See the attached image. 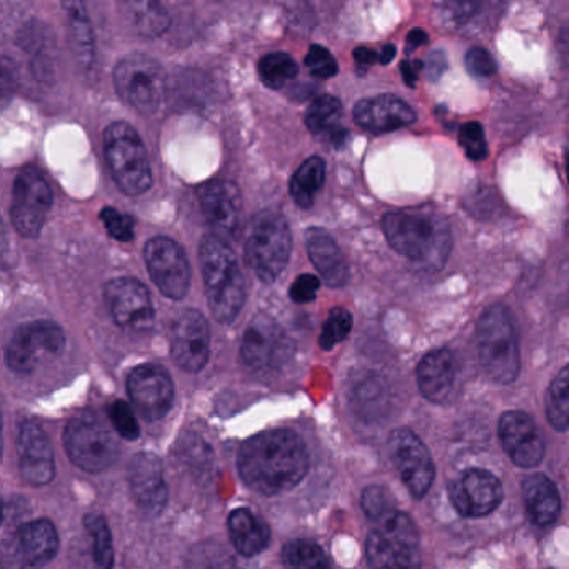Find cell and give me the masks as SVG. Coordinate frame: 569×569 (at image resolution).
Listing matches in <instances>:
<instances>
[{
  "mask_svg": "<svg viewBox=\"0 0 569 569\" xmlns=\"http://www.w3.org/2000/svg\"><path fill=\"white\" fill-rule=\"evenodd\" d=\"M523 501L531 523L536 526H549L561 514V497L548 476H527L523 481Z\"/></svg>",
  "mask_w": 569,
  "mask_h": 569,
  "instance_id": "obj_28",
  "label": "cell"
},
{
  "mask_svg": "<svg viewBox=\"0 0 569 569\" xmlns=\"http://www.w3.org/2000/svg\"><path fill=\"white\" fill-rule=\"evenodd\" d=\"M130 24L144 37L156 39L171 27V18L159 0H126Z\"/></svg>",
  "mask_w": 569,
  "mask_h": 569,
  "instance_id": "obj_32",
  "label": "cell"
},
{
  "mask_svg": "<svg viewBox=\"0 0 569 569\" xmlns=\"http://www.w3.org/2000/svg\"><path fill=\"white\" fill-rule=\"evenodd\" d=\"M238 469L249 488L273 497L296 488L308 475V447L294 431H264L242 443Z\"/></svg>",
  "mask_w": 569,
  "mask_h": 569,
  "instance_id": "obj_1",
  "label": "cell"
},
{
  "mask_svg": "<svg viewBox=\"0 0 569 569\" xmlns=\"http://www.w3.org/2000/svg\"><path fill=\"white\" fill-rule=\"evenodd\" d=\"M383 231L398 254L437 270L449 258V226L434 210H392L383 217Z\"/></svg>",
  "mask_w": 569,
  "mask_h": 569,
  "instance_id": "obj_2",
  "label": "cell"
},
{
  "mask_svg": "<svg viewBox=\"0 0 569 569\" xmlns=\"http://www.w3.org/2000/svg\"><path fill=\"white\" fill-rule=\"evenodd\" d=\"M459 146L465 149L466 156L471 161H485L488 158V144H486L485 129L476 121L463 124L459 129Z\"/></svg>",
  "mask_w": 569,
  "mask_h": 569,
  "instance_id": "obj_41",
  "label": "cell"
},
{
  "mask_svg": "<svg viewBox=\"0 0 569 569\" xmlns=\"http://www.w3.org/2000/svg\"><path fill=\"white\" fill-rule=\"evenodd\" d=\"M354 60H356L360 69H367V67L379 62V54L374 53L373 49H367V47H360V49L354 50Z\"/></svg>",
  "mask_w": 569,
  "mask_h": 569,
  "instance_id": "obj_48",
  "label": "cell"
},
{
  "mask_svg": "<svg viewBox=\"0 0 569 569\" xmlns=\"http://www.w3.org/2000/svg\"><path fill=\"white\" fill-rule=\"evenodd\" d=\"M144 259L158 289L169 299H184L191 284V268L181 246L158 236L147 242Z\"/></svg>",
  "mask_w": 569,
  "mask_h": 569,
  "instance_id": "obj_14",
  "label": "cell"
},
{
  "mask_svg": "<svg viewBox=\"0 0 569 569\" xmlns=\"http://www.w3.org/2000/svg\"><path fill=\"white\" fill-rule=\"evenodd\" d=\"M559 53H561L566 66H569V24H566L559 34Z\"/></svg>",
  "mask_w": 569,
  "mask_h": 569,
  "instance_id": "obj_51",
  "label": "cell"
},
{
  "mask_svg": "<svg viewBox=\"0 0 569 569\" xmlns=\"http://www.w3.org/2000/svg\"><path fill=\"white\" fill-rule=\"evenodd\" d=\"M281 559L289 568H325L329 565L322 549L306 539L287 543L281 551Z\"/></svg>",
  "mask_w": 569,
  "mask_h": 569,
  "instance_id": "obj_37",
  "label": "cell"
},
{
  "mask_svg": "<svg viewBox=\"0 0 569 569\" xmlns=\"http://www.w3.org/2000/svg\"><path fill=\"white\" fill-rule=\"evenodd\" d=\"M319 286H321V283H319L318 277L311 276V274H300V276L294 281L293 286H291V299L297 303V305L311 303V300L316 299Z\"/></svg>",
  "mask_w": 569,
  "mask_h": 569,
  "instance_id": "obj_46",
  "label": "cell"
},
{
  "mask_svg": "<svg viewBox=\"0 0 569 569\" xmlns=\"http://www.w3.org/2000/svg\"><path fill=\"white\" fill-rule=\"evenodd\" d=\"M289 354V341L271 316H258L242 335L241 357L252 371L280 366Z\"/></svg>",
  "mask_w": 569,
  "mask_h": 569,
  "instance_id": "obj_18",
  "label": "cell"
},
{
  "mask_svg": "<svg viewBox=\"0 0 569 569\" xmlns=\"http://www.w3.org/2000/svg\"><path fill=\"white\" fill-rule=\"evenodd\" d=\"M109 420H111L112 426L124 440L134 441L139 437L140 428L137 423L136 416H134L133 409L127 402L116 401L109 406Z\"/></svg>",
  "mask_w": 569,
  "mask_h": 569,
  "instance_id": "obj_42",
  "label": "cell"
},
{
  "mask_svg": "<svg viewBox=\"0 0 569 569\" xmlns=\"http://www.w3.org/2000/svg\"><path fill=\"white\" fill-rule=\"evenodd\" d=\"M66 346V334L53 321L22 325L12 335L5 353L9 369L18 374L32 373L46 357L59 356Z\"/></svg>",
  "mask_w": 569,
  "mask_h": 569,
  "instance_id": "obj_11",
  "label": "cell"
},
{
  "mask_svg": "<svg viewBox=\"0 0 569 569\" xmlns=\"http://www.w3.org/2000/svg\"><path fill=\"white\" fill-rule=\"evenodd\" d=\"M44 32L39 31V29H35V31H25V49L32 50L34 53V72L35 76L39 79H50L53 78V44L50 41H47L44 37Z\"/></svg>",
  "mask_w": 569,
  "mask_h": 569,
  "instance_id": "obj_38",
  "label": "cell"
},
{
  "mask_svg": "<svg viewBox=\"0 0 569 569\" xmlns=\"http://www.w3.org/2000/svg\"><path fill=\"white\" fill-rule=\"evenodd\" d=\"M171 356L187 373H200L209 361V322L196 309H185L175 319L171 332Z\"/></svg>",
  "mask_w": 569,
  "mask_h": 569,
  "instance_id": "obj_16",
  "label": "cell"
},
{
  "mask_svg": "<svg viewBox=\"0 0 569 569\" xmlns=\"http://www.w3.org/2000/svg\"><path fill=\"white\" fill-rule=\"evenodd\" d=\"M200 203L209 226L220 238L235 236L241 223V191L235 182H206L200 187Z\"/></svg>",
  "mask_w": 569,
  "mask_h": 569,
  "instance_id": "obj_21",
  "label": "cell"
},
{
  "mask_svg": "<svg viewBox=\"0 0 569 569\" xmlns=\"http://www.w3.org/2000/svg\"><path fill=\"white\" fill-rule=\"evenodd\" d=\"M546 416L555 430H569V364L549 385L545 399Z\"/></svg>",
  "mask_w": 569,
  "mask_h": 569,
  "instance_id": "obj_34",
  "label": "cell"
},
{
  "mask_svg": "<svg viewBox=\"0 0 569 569\" xmlns=\"http://www.w3.org/2000/svg\"><path fill=\"white\" fill-rule=\"evenodd\" d=\"M503 12V0H443L444 22L462 34L489 31Z\"/></svg>",
  "mask_w": 569,
  "mask_h": 569,
  "instance_id": "obj_26",
  "label": "cell"
},
{
  "mask_svg": "<svg viewBox=\"0 0 569 569\" xmlns=\"http://www.w3.org/2000/svg\"><path fill=\"white\" fill-rule=\"evenodd\" d=\"M109 311L120 328L133 334H147L155 326V306L149 291L133 277L109 281L104 289Z\"/></svg>",
  "mask_w": 569,
  "mask_h": 569,
  "instance_id": "obj_13",
  "label": "cell"
},
{
  "mask_svg": "<svg viewBox=\"0 0 569 569\" xmlns=\"http://www.w3.org/2000/svg\"><path fill=\"white\" fill-rule=\"evenodd\" d=\"M59 551V536L49 520L27 521L12 531L11 553L15 565L41 568Z\"/></svg>",
  "mask_w": 569,
  "mask_h": 569,
  "instance_id": "obj_22",
  "label": "cell"
},
{
  "mask_svg": "<svg viewBox=\"0 0 569 569\" xmlns=\"http://www.w3.org/2000/svg\"><path fill=\"white\" fill-rule=\"evenodd\" d=\"M353 116L357 126L373 134L391 133L416 121L414 109L402 99L389 94L357 102Z\"/></svg>",
  "mask_w": 569,
  "mask_h": 569,
  "instance_id": "obj_24",
  "label": "cell"
},
{
  "mask_svg": "<svg viewBox=\"0 0 569 569\" xmlns=\"http://www.w3.org/2000/svg\"><path fill=\"white\" fill-rule=\"evenodd\" d=\"M101 220L112 238L121 242L133 241L134 226H136L133 217L127 216V214H121L114 207H105V209H102Z\"/></svg>",
  "mask_w": 569,
  "mask_h": 569,
  "instance_id": "obj_43",
  "label": "cell"
},
{
  "mask_svg": "<svg viewBox=\"0 0 569 569\" xmlns=\"http://www.w3.org/2000/svg\"><path fill=\"white\" fill-rule=\"evenodd\" d=\"M117 94L144 114L155 112L169 91L168 76L158 60L143 54L124 57L114 70Z\"/></svg>",
  "mask_w": 569,
  "mask_h": 569,
  "instance_id": "obj_9",
  "label": "cell"
},
{
  "mask_svg": "<svg viewBox=\"0 0 569 569\" xmlns=\"http://www.w3.org/2000/svg\"><path fill=\"white\" fill-rule=\"evenodd\" d=\"M62 9L73 60L81 69H91L95 59V39L88 9L82 0H62Z\"/></svg>",
  "mask_w": 569,
  "mask_h": 569,
  "instance_id": "obj_29",
  "label": "cell"
},
{
  "mask_svg": "<svg viewBox=\"0 0 569 569\" xmlns=\"http://www.w3.org/2000/svg\"><path fill=\"white\" fill-rule=\"evenodd\" d=\"M421 67L420 62H402L401 64V73L402 79H405L406 84L414 86L416 79H418V72H420Z\"/></svg>",
  "mask_w": 569,
  "mask_h": 569,
  "instance_id": "obj_50",
  "label": "cell"
},
{
  "mask_svg": "<svg viewBox=\"0 0 569 569\" xmlns=\"http://www.w3.org/2000/svg\"><path fill=\"white\" fill-rule=\"evenodd\" d=\"M408 46H406V50H414L416 47L424 46L428 43L426 32L421 31V29H414V31L409 32L408 39H406Z\"/></svg>",
  "mask_w": 569,
  "mask_h": 569,
  "instance_id": "obj_49",
  "label": "cell"
},
{
  "mask_svg": "<svg viewBox=\"0 0 569 569\" xmlns=\"http://www.w3.org/2000/svg\"><path fill=\"white\" fill-rule=\"evenodd\" d=\"M476 350L485 373L492 382L510 385L521 369L520 343L510 309L492 305L476 325Z\"/></svg>",
  "mask_w": 569,
  "mask_h": 569,
  "instance_id": "obj_4",
  "label": "cell"
},
{
  "mask_svg": "<svg viewBox=\"0 0 569 569\" xmlns=\"http://www.w3.org/2000/svg\"><path fill=\"white\" fill-rule=\"evenodd\" d=\"M19 469L22 478L32 486L49 485L56 475L54 451L43 428L24 421L18 434Z\"/></svg>",
  "mask_w": 569,
  "mask_h": 569,
  "instance_id": "obj_20",
  "label": "cell"
},
{
  "mask_svg": "<svg viewBox=\"0 0 569 569\" xmlns=\"http://www.w3.org/2000/svg\"><path fill=\"white\" fill-rule=\"evenodd\" d=\"M447 59L444 56L443 50H434L430 54L426 60V73L431 81H437V79L446 72Z\"/></svg>",
  "mask_w": 569,
  "mask_h": 569,
  "instance_id": "obj_47",
  "label": "cell"
},
{
  "mask_svg": "<svg viewBox=\"0 0 569 569\" xmlns=\"http://www.w3.org/2000/svg\"><path fill=\"white\" fill-rule=\"evenodd\" d=\"M293 249L289 224L283 214L262 210L252 219L246 261L262 283H274L286 270Z\"/></svg>",
  "mask_w": 569,
  "mask_h": 569,
  "instance_id": "obj_6",
  "label": "cell"
},
{
  "mask_svg": "<svg viewBox=\"0 0 569 569\" xmlns=\"http://www.w3.org/2000/svg\"><path fill=\"white\" fill-rule=\"evenodd\" d=\"M200 259L210 312L217 321L229 325L238 318L246 300L238 255L224 238L210 235L201 241Z\"/></svg>",
  "mask_w": 569,
  "mask_h": 569,
  "instance_id": "obj_3",
  "label": "cell"
},
{
  "mask_svg": "<svg viewBox=\"0 0 569 569\" xmlns=\"http://www.w3.org/2000/svg\"><path fill=\"white\" fill-rule=\"evenodd\" d=\"M306 67L318 79H331L338 73L334 56L322 46H311L306 56Z\"/></svg>",
  "mask_w": 569,
  "mask_h": 569,
  "instance_id": "obj_44",
  "label": "cell"
},
{
  "mask_svg": "<svg viewBox=\"0 0 569 569\" xmlns=\"http://www.w3.org/2000/svg\"><path fill=\"white\" fill-rule=\"evenodd\" d=\"M343 104L332 95H321L306 112V126L312 136L334 147H341L348 139L343 123Z\"/></svg>",
  "mask_w": 569,
  "mask_h": 569,
  "instance_id": "obj_30",
  "label": "cell"
},
{
  "mask_svg": "<svg viewBox=\"0 0 569 569\" xmlns=\"http://www.w3.org/2000/svg\"><path fill=\"white\" fill-rule=\"evenodd\" d=\"M53 207V191L46 178L35 168L19 172L12 191L11 217L22 238H35L43 231Z\"/></svg>",
  "mask_w": 569,
  "mask_h": 569,
  "instance_id": "obj_10",
  "label": "cell"
},
{
  "mask_svg": "<svg viewBox=\"0 0 569 569\" xmlns=\"http://www.w3.org/2000/svg\"><path fill=\"white\" fill-rule=\"evenodd\" d=\"M306 248L316 270L321 274L329 287L346 286L350 281V268L343 251L335 244L334 239L319 227H311L306 232Z\"/></svg>",
  "mask_w": 569,
  "mask_h": 569,
  "instance_id": "obj_27",
  "label": "cell"
},
{
  "mask_svg": "<svg viewBox=\"0 0 569 569\" xmlns=\"http://www.w3.org/2000/svg\"><path fill=\"white\" fill-rule=\"evenodd\" d=\"M86 530L92 538V553L95 562L101 568L114 565V548H112L111 530L101 514H88L84 520Z\"/></svg>",
  "mask_w": 569,
  "mask_h": 569,
  "instance_id": "obj_36",
  "label": "cell"
},
{
  "mask_svg": "<svg viewBox=\"0 0 569 569\" xmlns=\"http://www.w3.org/2000/svg\"><path fill=\"white\" fill-rule=\"evenodd\" d=\"M326 164L318 156H312L303 162L291 179V196L294 203L303 209H309L315 204L316 194L325 184Z\"/></svg>",
  "mask_w": 569,
  "mask_h": 569,
  "instance_id": "obj_33",
  "label": "cell"
},
{
  "mask_svg": "<svg viewBox=\"0 0 569 569\" xmlns=\"http://www.w3.org/2000/svg\"><path fill=\"white\" fill-rule=\"evenodd\" d=\"M259 78L265 88H284L287 82L294 81L299 73V67L294 62L293 57L284 53H274L262 57L258 66Z\"/></svg>",
  "mask_w": 569,
  "mask_h": 569,
  "instance_id": "obj_35",
  "label": "cell"
},
{
  "mask_svg": "<svg viewBox=\"0 0 569 569\" xmlns=\"http://www.w3.org/2000/svg\"><path fill=\"white\" fill-rule=\"evenodd\" d=\"M127 395L146 421H159L171 411L174 383L158 364H143L129 374Z\"/></svg>",
  "mask_w": 569,
  "mask_h": 569,
  "instance_id": "obj_15",
  "label": "cell"
},
{
  "mask_svg": "<svg viewBox=\"0 0 569 569\" xmlns=\"http://www.w3.org/2000/svg\"><path fill=\"white\" fill-rule=\"evenodd\" d=\"M418 377V388L428 401L443 405L453 395L458 377V363L454 357L453 351L434 350L418 364L416 371Z\"/></svg>",
  "mask_w": 569,
  "mask_h": 569,
  "instance_id": "obj_25",
  "label": "cell"
},
{
  "mask_svg": "<svg viewBox=\"0 0 569 569\" xmlns=\"http://www.w3.org/2000/svg\"><path fill=\"white\" fill-rule=\"evenodd\" d=\"M353 329V316L348 309L334 308L329 312L328 321L325 322L321 335H319V346L325 351L343 343Z\"/></svg>",
  "mask_w": 569,
  "mask_h": 569,
  "instance_id": "obj_39",
  "label": "cell"
},
{
  "mask_svg": "<svg viewBox=\"0 0 569 569\" xmlns=\"http://www.w3.org/2000/svg\"><path fill=\"white\" fill-rule=\"evenodd\" d=\"M129 485L137 507L158 516L168 504L169 491L162 473L161 459L155 453H139L129 465Z\"/></svg>",
  "mask_w": 569,
  "mask_h": 569,
  "instance_id": "obj_23",
  "label": "cell"
},
{
  "mask_svg": "<svg viewBox=\"0 0 569 569\" xmlns=\"http://www.w3.org/2000/svg\"><path fill=\"white\" fill-rule=\"evenodd\" d=\"M361 507L373 523L396 510L391 494L382 486H371V488L364 489Z\"/></svg>",
  "mask_w": 569,
  "mask_h": 569,
  "instance_id": "obj_40",
  "label": "cell"
},
{
  "mask_svg": "<svg viewBox=\"0 0 569 569\" xmlns=\"http://www.w3.org/2000/svg\"><path fill=\"white\" fill-rule=\"evenodd\" d=\"M229 536L239 555L246 558L258 556L270 545V527L265 526L252 511L246 508L232 511L227 520Z\"/></svg>",
  "mask_w": 569,
  "mask_h": 569,
  "instance_id": "obj_31",
  "label": "cell"
},
{
  "mask_svg": "<svg viewBox=\"0 0 569 569\" xmlns=\"http://www.w3.org/2000/svg\"><path fill=\"white\" fill-rule=\"evenodd\" d=\"M466 67H468L469 72L475 73L478 78H488V76L497 72V62L492 59L491 54L481 49V47H473L466 54Z\"/></svg>",
  "mask_w": 569,
  "mask_h": 569,
  "instance_id": "obj_45",
  "label": "cell"
},
{
  "mask_svg": "<svg viewBox=\"0 0 569 569\" xmlns=\"http://www.w3.org/2000/svg\"><path fill=\"white\" fill-rule=\"evenodd\" d=\"M105 159L112 178L127 196H140L152 185L146 146L130 124L117 121L104 133Z\"/></svg>",
  "mask_w": 569,
  "mask_h": 569,
  "instance_id": "obj_5",
  "label": "cell"
},
{
  "mask_svg": "<svg viewBox=\"0 0 569 569\" xmlns=\"http://www.w3.org/2000/svg\"><path fill=\"white\" fill-rule=\"evenodd\" d=\"M454 510L465 517H482L491 514L503 501L500 479L486 469H468L449 489Z\"/></svg>",
  "mask_w": 569,
  "mask_h": 569,
  "instance_id": "obj_17",
  "label": "cell"
},
{
  "mask_svg": "<svg viewBox=\"0 0 569 569\" xmlns=\"http://www.w3.org/2000/svg\"><path fill=\"white\" fill-rule=\"evenodd\" d=\"M500 440L511 462L520 468H536L545 458V443L535 420L523 411H508L500 418Z\"/></svg>",
  "mask_w": 569,
  "mask_h": 569,
  "instance_id": "obj_19",
  "label": "cell"
},
{
  "mask_svg": "<svg viewBox=\"0 0 569 569\" xmlns=\"http://www.w3.org/2000/svg\"><path fill=\"white\" fill-rule=\"evenodd\" d=\"M366 542L367 561L374 568L420 566V533L411 516L395 510L376 521Z\"/></svg>",
  "mask_w": 569,
  "mask_h": 569,
  "instance_id": "obj_7",
  "label": "cell"
},
{
  "mask_svg": "<svg viewBox=\"0 0 569 569\" xmlns=\"http://www.w3.org/2000/svg\"><path fill=\"white\" fill-rule=\"evenodd\" d=\"M389 456L396 471L412 497L423 498L430 491L436 475L426 444L411 430H395L388 440Z\"/></svg>",
  "mask_w": 569,
  "mask_h": 569,
  "instance_id": "obj_12",
  "label": "cell"
},
{
  "mask_svg": "<svg viewBox=\"0 0 569 569\" xmlns=\"http://www.w3.org/2000/svg\"><path fill=\"white\" fill-rule=\"evenodd\" d=\"M396 56V47L392 44H388V46L383 47L382 53H379V62L389 64Z\"/></svg>",
  "mask_w": 569,
  "mask_h": 569,
  "instance_id": "obj_52",
  "label": "cell"
},
{
  "mask_svg": "<svg viewBox=\"0 0 569 569\" xmlns=\"http://www.w3.org/2000/svg\"><path fill=\"white\" fill-rule=\"evenodd\" d=\"M70 462L82 471L102 473L120 459V443L92 412L73 416L64 433Z\"/></svg>",
  "mask_w": 569,
  "mask_h": 569,
  "instance_id": "obj_8",
  "label": "cell"
},
{
  "mask_svg": "<svg viewBox=\"0 0 569 569\" xmlns=\"http://www.w3.org/2000/svg\"><path fill=\"white\" fill-rule=\"evenodd\" d=\"M566 172H568V181H569V149L566 152Z\"/></svg>",
  "mask_w": 569,
  "mask_h": 569,
  "instance_id": "obj_53",
  "label": "cell"
}]
</instances>
